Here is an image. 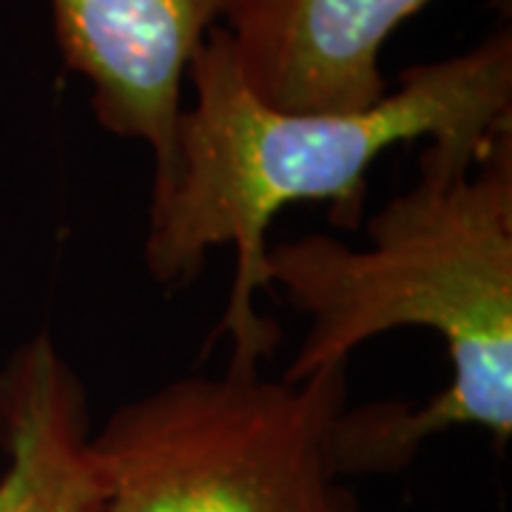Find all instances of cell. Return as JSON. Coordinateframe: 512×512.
Instances as JSON below:
<instances>
[{
  "label": "cell",
  "instance_id": "obj_1",
  "mask_svg": "<svg viewBox=\"0 0 512 512\" xmlns=\"http://www.w3.org/2000/svg\"><path fill=\"white\" fill-rule=\"evenodd\" d=\"M194 103L183 109L171 165L151 185L146 271L177 285L205 256L234 245L237 271L214 336L231 367H259L279 330L256 313L265 288L268 225L293 202H330V222L362 225L367 174L387 148L413 140L481 160L512 131V32L495 29L461 55L419 63L365 111H282L239 72L228 32L214 26L191 60Z\"/></svg>",
  "mask_w": 512,
  "mask_h": 512
},
{
  "label": "cell",
  "instance_id": "obj_2",
  "mask_svg": "<svg viewBox=\"0 0 512 512\" xmlns=\"http://www.w3.org/2000/svg\"><path fill=\"white\" fill-rule=\"evenodd\" d=\"M365 248L328 234L265 251V288L308 316L282 379L348 367L387 330H436L453 379L427 404L342 410L333 461L342 476L404 470L427 439L481 427L512 436V131L481 160L427 146L413 188L365 220Z\"/></svg>",
  "mask_w": 512,
  "mask_h": 512
},
{
  "label": "cell",
  "instance_id": "obj_3",
  "mask_svg": "<svg viewBox=\"0 0 512 512\" xmlns=\"http://www.w3.org/2000/svg\"><path fill=\"white\" fill-rule=\"evenodd\" d=\"M348 367L265 379L259 367L183 376L92 433L100 512H356L333 461Z\"/></svg>",
  "mask_w": 512,
  "mask_h": 512
},
{
  "label": "cell",
  "instance_id": "obj_4",
  "mask_svg": "<svg viewBox=\"0 0 512 512\" xmlns=\"http://www.w3.org/2000/svg\"><path fill=\"white\" fill-rule=\"evenodd\" d=\"M66 69L92 86L97 123L171 165L183 83L228 0H49Z\"/></svg>",
  "mask_w": 512,
  "mask_h": 512
},
{
  "label": "cell",
  "instance_id": "obj_5",
  "mask_svg": "<svg viewBox=\"0 0 512 512\" xmlns=\"http://www.w3.org/2000/svg\"><path fill=\"white\" fill-rule=\"evenodd\" d=\"M430 0H228L222 29L251 92L282 111H365L390 92L382 49Z\"/></svg>",
  "mask_w": 512,
  "mask_h": 512
},
{
  "label": "cell",
  "instance_id": "obj_6",
  "mask_svg": "<svg viewBox=\"0 0 512 512\" xmlns=\"http://www.w3.org/2000/svg\"><path fill=\"white\" fill-rule=\"evenodd\" d=\"M0 512H100L106 487L92 456L89 399L49 333L0 370Z\"/></svg>",
  "mask_w": 512,
  "mask_h": 512
}]
</instances>
